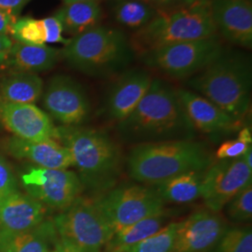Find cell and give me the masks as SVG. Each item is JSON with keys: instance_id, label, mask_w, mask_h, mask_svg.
<instances>
[{"instance_id": "277c9868", "label": "cell", "mask_w": 252, "mask_h": 252, "mask_svg": "<svg viewBox=\"0 0 252 252\" xmlns=\"http://www.w3.org/2000/svg\"><path fill=\"white\" fill-rule=\"evenodd\" d=\"M212 163L207 147L184 139L133 146L126 165L131 179L153 186L182 173L205 171Z\"/></svg>"}, {"instance_id": "836d02e7", "label": "cell", "mask_w": 252, "mask_h": 252, "mask_svg": "<svg viewBox=\"0 0 252 252\" xmlns=\"http://www.w3.org/2000/svg\"><path fill=\"white\" fill-rule=\"evenodd\" d=\"M198 1L200 0H149L148 3H150L158 12H162L189 6Z\"/></svg>"}, {"instance_id": "d6a6232c", "label": "cell", "mask_w": 252, "mask_h": 252, "mask_svg": "<svg viewBox=\"0 0 252 252\" xmlns=\"http://www.w3.org/2000/svg\"><path fill=\"white\" fill-rule=\"evenodd\" d=\"M43 23V27L45 30L46 44L53 43H62L63 45L67 44L69 38H65L63 36V29L62 23L55 15L41 19Z\"/></svg>"}, {"instance_id": "e0dca14e", "label": "cell", "mask_w": 252, "mask_h": 252, "mask_svg": "<svg viewBox=\"0 0 252 252\" xmlns=\"http://www.w3.org/2000/svg\"><path fill=\"white\" fill-rule=\"evenodd\" d=\"M178 94L182 108L196 132L207 135L228 134L241 126V122L192 91L178 89Z\"/></svg>"}, {"instance_id": "83f0119b", "label": "cell", "mask_w": 252, "mask_h": 252, "mask_svg": "<svg viewBox=\"0 0 252 252\" xmlns=\"http://www.w3.org/2000/svg\"><path fill=\"white\" fill-rule=\"evenodd\" d=\"M10 36L16 41L30 45L46 44L45 30L42 20L33 17L18 18L11 28Z\"/></svg>"}, {"instance_id": "1f68e13d", "label": "cell", "mask_w": 252, "mask_h": 252, "mask_svg": "<svg viewBox=\"0 0 252 252\" xmlns=\"http://www.w3.org/2000/svg\"><path fill=\"white\" fill-rule=\"evenodd\" d=\"M250 148H252V144L244 142L238 137L235 139L226 140L225 142L219 147L216 157L219 160L240 158L243 157L245 153L250 150Z\"/></svg>"}, {"instance_id": "8fae6325", "label": "cell", "mask_w": 252, "mask_h": 252, "mask_svg": "<svg viewBox=\"0 0 252 252\" xmlns=\"http://www.w3.org/2000/svg\"><path fill=\"white\" fill-rule=\"evenodd\" d=\"M42 106L50 117L62 126H81L91 114V102L84 88L71 77H53L42 95Z\"/></svg>"}, {"instance_id": "8d00e7d4", "label": "cell", "mask_w": 252, "mask_h": 252, "mask_svg": "<svg viewBox=\"0 0 252 252\" xmlns=\"http://www.w3.org/2000/svg\"><path fill=\"white\" fill-rule=\"evenodd\" d=\"M13 40L8 36L0 35V67L4 66Z\"/></svg>"}, {"instance_id": "ab89813d", "label": "cell", "mask_w": 252, "mask_h": 252, "mask_svg": "<svg viewBox=\"0 0 252 252\" xmlns=\"http://www.w3.org/2000/svg\"><path fill=\"white\" fill-rule=\"evenodd\" d=\"M244 161L245 162L252 168V149L250 148V150L245 153V155L243 156Z\"/></svg>"}, {"instance_id": "cb8c5ba5", "label": "cell", "mask_w": 252, "mask_h": 252, "mask_svg": "<svg viewBox=\"0 0 252 252\" xmlns=\"http://www.w3.org/2000/svg\"><path fill=\"white\" fill-rule=\"evenodd\" d=\"M58 234L53 220L0 242V252H47L54 249Z\"/></svg>"}, {"instance_id": "3957f363", "label": "cell", "mask_w": 252, "mask_h": 252, "mask_svg": "<svg viewBox=\"0 0 252 252\" xmlns=\"http://www.w3.org/2000/svg\"><path fill=\"white\" fill-rule=\"evenodd\" d=\"M57 133L58 141L71 154L83 189L101 195L116 186L124 158L107 133L80 126H59Z\"/></svg>"}, {"instance_id": "4316f807", "label": "cell", "mask_w": 252, "mask_h": 252, "mask_svg": "<svg viewBox=\"0 0 252 252\" xmlns=\"http://www.w3.org/2000/svg\"><path fill=\"white\" fill-rule=\"evenodd\" d=\"M208 252H252V226L229 227Z\"/></svg>"}, {"instance_id": "5b68a950", "label": "cell", "mask_w": 252, "mask_h": 252, "mask_svg": "<svg viewBox=\"0 0 252 252\" xmlns=\"http://www.w3.org/2000/svg\"><path fill=\"white\" fill-rule=\"evenodd\" d=\"M135 56L124 31L101 25L69 38L61 50V59L73 69L94 78L118 76L128 69Z\"/></svg>"}, {"instance_id": "7a4b0ae2", "label": "cell", "mask_w": 252, "mask_h": 252, "mask_svg": "<svg viewBox=\"0 0 252 252\" xmlns=\"http://www.w3.org/2000/svg\"><path fill=\"white\" fill-rule=\"evenodd\" d=\"M186 83L190 91L242 123L252 103L251 56L224 47L211 63L188 79Z\"/></svg>"}, {"instance_id": "60d3db41", "label": "cell", "mask_w": 252, "mask_h": 252, "mask_svg": "<svg viewBox=\"0 0 252 252\" xmlns=\"http://www.w3.org/2000/svg\"><path fill=\"white\" fill-rule=\"evenodd\" d=\"M63 4L68 3H75V2H85V1H94V2H101L102 0H62Z\"/></svg>"}, {"instance_id": "b9f144b4", "label": "cell", "mask_w": 252, "mask_h": 252, "mask_svg": "<svg viewBox=\"0 0 252 252\" xmlns=\"http://www.w3.org/2000/svg\"><path fill=\"white\" fill-rule=\"evenodd\" d=\"M57 252V251H56L55 249H54V250H52V251H49V252Z\"/></svg>"}, {"instance_id": "30bf717a", "label": "cell", "mask_w": 252, "mask_h": 252, "mask_svg": "<svg viewBox=\"0 0 252 252\" xmlns=\"http://www.w3.org/2000/svg\"><path fill=\"white\" fill-rule=\"evenodd\" d=\"M21 183L29 196L59 211L69 207L83 191L78 175L67 169L31 167L21 174Z\"/></svg>"}, {"instance_id": "4fadbf2b", "label": "cell", "mask_w": 252, "mask_h": 252, "mask_svg": "<svg viewBox=\"0 0 252 252\" xmlns=\"http://www.w3.org/2000/svg\"><path fill=\"white\" fill-rule=\"evenodd\" d=\"M229 228L220 212L202 209L179 221L172 252H208Z\"/></svg>"}, {"instance_id": "8992f818", "label": "cell", "mask_w": 252, "mask_h": 252, "mask_svg": "<svg viewBox=\"0 0 252 252\" xmlns=\"http://www.w3.org/2000/svg\"><path fill=\"white\" fill-rule=\"evenodd\" d=\"M218 35L209 0L179 9L159 12L130 37L135 54L180 42Z\"/></svg>"}, {"instance_id": "484cf974", "label": "cell", "mask_w": 252, "mask_h": 252, "mask_svg": "<svg viewBox=\"0 0 252 252\" xmlns=\"http://www.w3.org/2000/svg\"><path fill=\"white\" fill-rule=\"evenodd\" d=\"M108 8L118 26L133 33L146 27L159 13L142 0H108Z\"/></svg>"}, {"instance_id": "d6986e66", "label": "cell", "mask_w": 252, "mask_h": 252, "mask_svg": "<svg viewBox=\"0 0 252 252\" xmlns=\"http://www.w3.org/2000/svg\"><path fill=\"white\" fill-rule=\"evenodd\" d=\"M4 148L10 156L27 160L37 167L48 169H67L73 166L69 151L54 139L31 141L11 136L4 141Z\"/></svg>"}, {"instance_id": "f546056e", "label": "cell", "mask_w": 252, "mask_h": 252, "mask_svg": "<svg viewBox=\"0 0 252 252\" xmlns=\"http://www.w3.org/2000/svg\"><path fill=\"white\" fill-rule=\"evenodd\" d=\"M228 218L235 223H244L252 219V183L241 189L226 205Z\"/></svg>"}, {"instance_id": "603a6c76", "label": "cell", "mask_w": 252, "mask_h": 252, "mask_svg": "<svg viewBox=\"0 0 252 252\" xmlns=\"http://www.w3.org/2000/svg\"><path fill=\"white\" fill-rule=\"evenodd\" d=\"M207 170L179 174L152 187L163 203H191L201 198L203 181Z\"/></svg>"}, {"instance_id": "f1b7e54d", "label": "cell", "mask_w": 252, "mask_h": 252, "mask_svg": "<svg viewBox=\"0 0 252 252\" xmlns=\"http://www.w3.org/2000/svg\"><path fill=\"white\" fill-rule=\"evenodd\" d=\"M178 222H169L158 233L136 244L126 252H172Z\"/></svg>"}, {"instance_id": "74e56055", "label": "cell", "mask_w": 252, "mask_h": 252, "mask_svg": "<svg viewBox=\"0 0 252 252\" xmlns=\"http://www.w3.org/2000/svg\"><path fill=\"white\" fill-rule=\"evenodd\" d=\"M54 249L57 251V252H83L81 250H79L78 248H76L75 246L59 238V236H58V239L56 241Z\"/></svg>"}, {"instance_id": "ac0fdd59", "label": "cell", "mask_w": 252, "mask_h": 252, "mask_svg": "<svg viewBox=\"0 0 252 252\" xmlns=\"http://www.w3.org/2000/svg\"><path fill=\"white\" fill-rule=\"evenodd\" d=\"M47 208L20 190L0 200V242L42 222Z\"/></svg>"}, {"instance_id": "7bdbcfd3", "label": "cell", "mask_w": 252, "mask_h": 252, "mask_svg": "<svg viewBox=\"0 0 252 252\" xmlns=\"http://www.w3.org/2000/svg\"><path fill=\"white\" fill-rule=\"evenodd\" d=\"M142 1H146V2H148V1H149V0H142Z\"/></svg>"}, {"instance_id": "52a82bcc", "label": "cell", "mask_w": 252, "mask_h": 252, "mask_svg": "<svg viewBox=\"0 0 252 252\" xmlns=\"http://www.w3.org/2000/svg\"><path fill=\"white\" fill-rule=\"evenodd\" d=\"M59 238L83 252H103L114 233L97 196H82L54 217Z\"/></svg>"}, {"instance_id": "7c38bea8", "label": "cell", "mask_w": 252, "mask_h": 252, "mask_svg": "<svg viewBox=\"0 0 252 252\" xmlns=\"http://www.w3.org/2000/svg\"><path fill=\"white\" fill-rule=\"evenodd\" d=\"M252 183V168L243 157L220 160L205 173L201 198L207 209L220 212L247 185Z\"/></svg>"}, {"instance_id": "ffe728a7", "label": "cell", "mask_w": 252, "mask_h": 252, "mask_svg": "<svg viewBox=\"0 0 252 252\" xmlns=\"http://www.w3.org/2000/svg\"><path fill=\"white\" fill-rule=\"evenodd\" d=\"M61 59V50L47 45H30L13 41L3 67L11 71L45 72Z\"/></svg>"}, {"instance_id": "d590c367", "label": "cell", "mask_w": 252, "mask_h": 252, "mask_svg": "<svg viewBox=\"0 0 252 252\" xmlns=\"http://www.w3.org/2000/svg\"><path fill=\"white\" fill-rule=\"evenodd\" d=\"M17 19V16L12 15L3 9H0V35L10 36L11 28Z\"/></svg>"}, {"instance_id": "44dd1931", "label": "cell", "mask_w": 252, "mask_h": 252, "mask_svg": "<svg viewBox=\"0 0 252 252\" xmlns=\"http://www.w3.org/2000/svg\"><path fill=\"white\" fill-rule=\"evenodd\" d=\"M44 82L35 73L10 71L0 78V99L10 103L35 104L41 98Z\"/></svg>"}, {"instance_id": "e575fe53", "label": "cell", "mask_w": 252, "mask_h": 252, "mask_svg": "<svg viewBox=\"0 0 252 252\" xmlns=\"http://www.w3.org/2000/svg\"><path fill=\"white\" fill-rule=\"evenodd\" d=\"M32 0H0V9L18 17L20 12Z\"/></svg>"}, {"instance_id": "d4e9b609", "label": "cell", "mask_w": 252, "mask_h": 252, "mask_svg": "<svg viewBox=\"0 0 252 252\" xmlns=\"http://www.w3.org/2000/svg\"><path fill=\"white\" fill-rule=\"evenodd\" d=\"M54 15L62 23L63 33L73 37L99 26L104 11L100 2L85 1L63 4Z\"/></svg>"}, {"instance_id": "ba28073f", "label": "cell", "mask_w": 252, "mask_h": 252, "mask_svg": "<svg viewBox=\"0 0 252 252\" xmlns=\"http://www.w3.org/2000/svg\"><path fill=\"white\" fill-rule=\"evenodd\" d=\"M224 45L219 35L163 46L138 54L150 69L175 80H188L211 63Z\"/></svg>"}, {"instance_id": "9a60e30c", "label": "cell", "mask_w": 252, "mask_h": 252, "mask_svg": "<svg viewBox=\"0 0 252 252\" xmlns=\"http://www.w3.org/2000/svg\"><path fill=\"white\" fill-rule=\"evenodd\" d=\"M211 17L220 38L246 50L252 47V0H209Z\"/></svg>"}, {"instance_id": "f35d334b", "label": "cell", "mask_w": 252, "mask_h": 252, "mask_svg": "<svg viewBox=\"0 0 252 252\" xmlns=\"http://www.w3.org/2000/svg\"><path fill=\"white\" fill-rule=\"evenodd\" d=\"M237 137L239 139H241L244 142L252 144V134L251 128L249 127H244L243 129H241L238 133Z\"/></svg>"}, {"instance_id": "2e32d148", "label": "cell", "mask_w": 252, "mask_h": 252, "mask_svg": "<svg viewBox=\"0 0 252 252\" xmlns=\"http://www.w3.org/2000/svg\"><path fill=\"white\" fill-rule=\"evenodd\" d=\"M153 78L140 68L126 69L118 75L106 97L105 112L110 122H123L136 108L149 90Z\"/></svg>"}, {"instance_id": "4dcf8cb0", "label": "cell", "mask_w": 252, "mask_h": 252, "mask_svg": "<svg viewBox=\"0 0 252 252\" xmlns=\"http://www.w3.org/2000/svg\"><path fill=\"white\" fill-rule=\"evenodd\" d=\"M18 182L9 162L0 154V200L18 191Z\"/></svg>"}, {"instance_id": "6da1fadb", "label": "cell", "mask_w": 252, "mask_h": 252, "mask_svg": "<svg viewBox=\"0 0 252 252\" xmlns=\"http://www.w3.org/2000/svg\"><path fill=\"white\" fill-rule=\"evenodd\" d=\"M126 144L194 139L196 130L180 103L178 89L162 79L153 82L133 112L117 125Z\"/></svg>"}, {"instance_id": "7402d4cb", "label": "cell", "mask_w": 252, "mask_h": 252, "mask_svg": "<svg viewBox=\"0 0 252 252\" xmlns=\"http://www.w3.org/2000/svg\"><path fill=\"white\" fill-rule=\"evenodd\" d=\"M166 211L143 219L131 225L126 226L114 232L103 252H126L136 244L158 233L169 222Z\"/></svg>"}, {"instance_id": "9c48e42d", "label": "cell", "mask_w": 252, "mask_h": 252, "mask_svg": "<svg viewBox=\"0 0 252 252\" xmlns=\"http://www.w3.org/2000/svg\"><path fill=\"white\" fill-rule=\"evenodd\" d=\"M97 199L114 232L165 211L157 192L144 184L115 186Z\"/></svg>"}, {"instance_id": "5bb4252c", "label": "cell", "mask_w": 252, "mask_h": 252, "mask_svg": "<svg viewBox=\"0 0 252 252\" xmlns=\"http://www.w3.org/2000/svg\"><path fill=\"white\" fill-rule=\"evenodd\" d=\"M0 124L22 139L58 141L57 127L49 114L35 104L10 103L0 99Z\"/></svg>"}]
</instances>
